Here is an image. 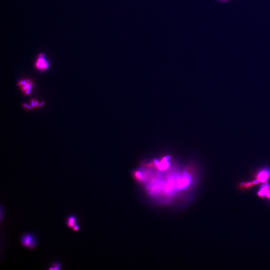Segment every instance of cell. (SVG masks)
Returning <instances> with one entry per match:
<instances>
[{"instance_id": "6da1fadb", "label": "cell", "mask_w": 270, "mask_h": 270, "mask_svg": "<svg viewBox=\"0 0 270 270\" xmlns=\"http://www.w3.org/2000/svg\"><path fill=\"white\" fill-rule=\"evenodd\" d=\"M169 156L156 160L145 169L142 182L150 195L162 203L169 204L187 195L192 190L194 181L188 170L172 166Z\"/></svg>"}, {"instance_id": "7a4b0ae2", "label": "cell", "mask_w": 270, "mask_h": 270, "mask_svg": "<svg viewBox=\"0 0 270 270\" xmlns=\"http://www.w3.org/2000/svg\"><path fill=\"white\" fill-rule=\"evenodd\" d=\"M21 245L26 248L33 250L39 243V239L35 234L31 232H25L22 234L20 239Z\"/></svg>"}, {"instance_id": "3957f363", "label": "cell", "mask_w": 270, "mask_h": 270, "mask_svg": "<svg viewBox=\"0 0 270 270\" xmlns=\"http://www.w3.org/2000/svg\"><path fill=\"white\" fill-rule=\"evenodd\" d=\"M36 67L38 69L42 71L48 68L49 64L48 62L46 61L44 57H38L36 63Z\"/></svg>"}, {"instance_id": "277c9868", "label": "cell", "mask_w": 270, "mask_h": 270, "mask_svg": "<svg viewBox=\"0 0 270 270\" xmlns=\"http://www.w3.org/2000/svg\"><path fill=\"white\" fill-rule=\"evenodd\" d=\"M65 223L67 227L72 229L75 224L77 223L76 215H73L67 216Z\"/></svg>"}, {"instance_id": "5b68a950", "label": "cell", "mask_w": 270, "mask_h": 270, "mask_svg": "<svg viewBox=\"0 0 270 270\" xmlns=\"http://www.w3.org/2000/svg\"><path fill=\"white\" fill-rule=\"evenodd\" d=\"M61 263L60 262H54L51 264L48 270H61Z\"/></svg>"}, {"instance_id": "8992f818", "label": "cell", "mask_w": 270, "mask_h": 270, "mask_svg": "<svg viewBox=\"0 0 270 270\" xmlns=\"http://www.w3.org/2000/svg\"><path fill=\"white\" fill-rule=\"evenodd\" d=\"M27 83V80H23V81H20L18 83V85L20 86H23L26 84Z\"/></svg>"}, {"instance_id": "52a82bcc", "label": "cell", "mask_w": 270, "mask_h": 270, "mask_svg": "<svg viewBox=\"0 0 270 270\" xmlns=\"http://www.w3.org/2000/svg\"><path fill=\"white\" fill-rule=\"evenodd\" d=\"M79 224L78 223H77L72 229H73V230L75 231H77L79 230Z\"/></svg>"}, {"instance_id": "ba28073f", "label": "cell", "mask_w": 270, "mask_h": 270, "mask_svg": "<svg viewBox=\"0 0 270 270\" xmlns=\"http://www.w3.org/2000/svg\"><path fill=\"white\" fill-rule=\"evenodd\" d=\"M31 106H32V108H35V107H36L35 100L34 99H32L31 100Z\"/></svg>"}, {"instance_id": "9c48e42d", "label": "cell", "mask_w": 270, "mask_h": 270, "mask_svg": "<svg viewBox=\"0 0 270 270\" xmlns=\"http://www.w3.org/2000/svg\"><path fill=\"white\" fill-rule=\"evenodd\" d=\"M31 89H28L25 91V94L26 95H29L30 94V93H31Z\"/></svg>"}, {"instance_id": "30bf717a", "label": "cell", "mask_w": 270, "mask_h": 270, "mask_svg": "<svg viewBox=\"0 0 270 270\" xmlns=\"http://www.w3.org/2000/svg\"><path fill=\"white\" fill-rule=\"evenodd\" d=\"M39 102L38 101L35 100V106L36 107H39Z\"/></svg>"}, {"instance_id": "8fae6325", "label": "cell", "mask_w": 270, "mask_h": 270, "mask_svg": "<svg viewBox=\"0 0 270 270\" xmlns=\"http://www.w3.org/2000/svg\"><path fill=\"white\" fill-rule=\"evenodd\" d=\"M44 104H45L44 102H41L39 104V107H41Z\"/></svg>"}, {"instance_id": "7c38bea8", "label": "cell", "mask_w": 270, "mask_h": 270, "mask_svg": "<svg viewBox=\"0 0 270 270\" xmlns=\"http://www.w3.org/2000/svg\"><path fill=\"white\" fill-rule=\"evenodd\" d=\"M28 106V105H27V104H25H25H23V107L25 108H27V107Z\"/></svg>"}, {"instance_id": "4fadbf2b", "label": "cell", "mask_w": 270, "mask_h": 270, "mask_svg": "<svg viewBox=\"0 0 270 270\" xmlns=\"http://www.w3.org/2000/svg\"><path fill=\"white\" fill-rule=\"evenodd\" d=\"M32 107L31 106L28 105V106L27 107V109H29V110H30V109H31Z\"/></svg>"}]
</instances>
